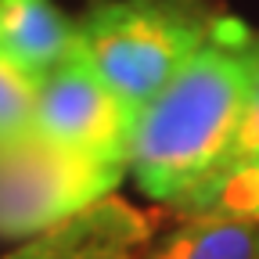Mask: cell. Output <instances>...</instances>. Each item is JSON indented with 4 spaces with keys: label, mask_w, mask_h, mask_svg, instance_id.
I'll return each instance as SVG.
<instances>
[{
    "label": "cell",
    "mask_w": 259,
    "mask_h": 259,
    "mask_svg": "<svg viewBox=\"0 0 259 259\" xmlns=\"http://www.w3.org/2000/svg\"><path fill=\"white\" fill-rule=\"evenodd\" d=\"M148 241L151 220L108 194L51 231L18 241L0 259H137Z\"/></svg>",
    "instance_id": "obj_5"
},
{
    "label": "cell",
    "mask_w": 259,
    "mask_h": 259,
    "mask_svg": "<svg viewBox=\"0 0 259 259\" xmlns=\"http://www.w3.org/2000/svg\"><path fill=\"white\" fill-rule=\"evenodd\" d=\"M205 212H241V216H259V169H245L227 180Z\"/></svg>",
    "instance_id": "obj_10"
},
{
    "label": "cell",
    "mask_w": 259,
    "mask_h": 259,
    "mask_svg": "<svg viewBox=\"0 0 259 259\" xmlns=\"http://www.w3.org/2000/svg\"><path fill=\"white\" fill-rule=\"evenodd\" d=\"M137 259H259V216L241 212H187L180 227Z\"/></svg>",
    "instance_id": "obj_7"
},
{
    "label": "cell",
    "mask_w": 259,
    "mask_h": 259,
    "mask_svg": "<svg viewBox=\"0 0 259 259\" xmlns=\"http://www.w3.org/2000/svg\"><path fill=\"white\" fill-rule=\"evenodd\" d=\"M220 15L212 0H97L76 36L112 94L141 115L205 44Z\"/></svg>",
    "instance_id": "obj_2"
},
{
    "label": "cell",
    "mask_w": 259,
    "mask_h": 259,
    "mask_svg": "<svg viewBox=\"0 0 259 259\" xmlns=\"http://www.w3.org/2000/svg\"><path fill=\"white\" fill-rule=\"evenodd\" d=\"M76 47V25L54 0H0V51L29 72H51Z\"/></svg>",
    "instance_id": "obj_6"
},
{
    "label": "cell",
    "mask_w": 259,
    "mask_h": 259,
    "mask_svg": "<svg viewBox=\"0 0 259 259\" xmlns=\"http://www.w3.org/2000/svg\"><path fill=\"white\" fill-rule=\"evenodd\" d=\"M245 169H259V90H255V97H252V108H248V115H245V126H241V134H238L231 155H227V162H223L216 184L209 187L205 202L194 209V212H205V209L212 205V198H216V191L231 180L234 173H245Z\"/></svg>",
    "instance_id": "obj_9"
},
{
    "label": "cell",
    "mask_w": 259,
    "mask_h": 259,
    "mask_svg": "<svg viewBox=\"0 0 259 259\" xmlns=\"http://www.w3.org/2000/svg\"><path fill=\"white\" fill-rule=\"evenodd\" d=\"M259 90V29L220 15L205 44L137 115L130 173L155 202L194 212L231 155Z\"/></svg>",
    "instance_id": "obj_1"
},
{
    "label": "cell",
    "mask_w": 259,
    "mask_h": 259,
    "mask_svg": "<svg viewBox=\"0 0 259 259\" xmlns=\"http://www.w3.org/2000/svg\"><path fill=\"white\" fill-rule=\"evenodd\" d=\"M126 166L72 151L40 130L0 141V241H25L90 209L119 187Z\"/></svg>",
    "instance_id": "obj_3"
},
{
    "label": "cell",
    "mask_w": 259,
    "mask_h": 259,
    "mask_svg": "<svg viewBox=\"0 0 259 259\" xmlns=\"http://www.w3.org/2000/svg\"><path fill=\"white\" fill-rule=\"evenodd\" d=\"M134 126L137 112L112 94L76 36V47L40 79L32 130L72 151L101 162H122L130 169Z\"/></svg>",
    "instance_id": "obj_4"
},
{
    "label": "cell",
    "mask_w": 259,
    "mask_h": 259,
    "mask_svg": "<svg viewBox=\"0 0 259 259\" xmlns=\"http://www.w3.org/2000/svg\"><path fill=\"white\" fill-rule=\"evenodd\" d=\"M40 79L44 76L22 69L15 58H8L0 51V141L22 137L32 130Z\"/></svg>",
    "instance_id": "obj_8"
}]
</instances>
